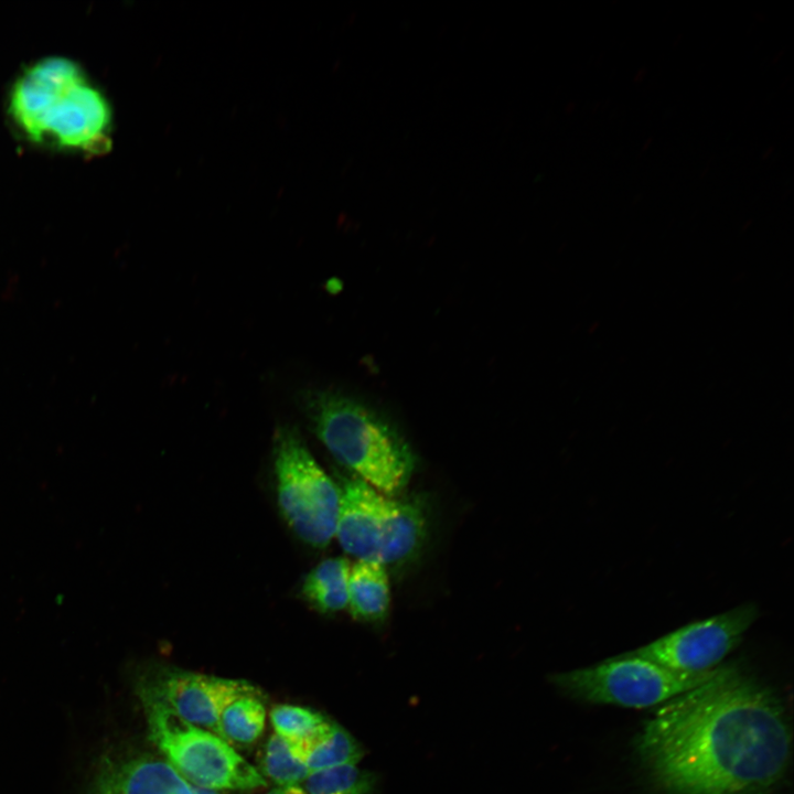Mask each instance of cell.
I'll return each mask as SVG.
<instances>
[{
	"mask_svg": "<svg viewBox=\"0 0 794 794\" xmlns=\"http://www.w3.org/2000/svg\"><path fill=\"white\" fill-rule=\"evenodd\" d=\"M377 781L373 772L345 764L310 773L303 788L307 794H375Z\"/></svg>",
	"mask_w": 794,
	"mask_h": 794,
	"instance_id": "obj_15",
	"label": "cell"
},
{
	"mask_svg": "<svg viewBox=\"0 0 794 794\" xmlns=\"http://www.w3.org/2000/svg\"><path fill=\"white\" fill-rule=\"evenodd\" d=\"M667 794H769L790 761L782 704L736 665L664 702L636 741Z\"/></svg>",
	"mask_w": 794,
	"mask_h": 794,
	"instance_id": "obj_1",
	"label": "cell"
},
{
	"mask_svg": "<svg viewBox=\"0 0 794 794\" xmlns=\"http://www.w3.org/2000/svg\"><path fill=\"white\" fill-rule=\"evenodd\" d=\"M9 122L26 142L96 157L112 146V109L104 90L76 61L47 55L29 63L7 96Z\"/></svg>",
	"mask_w": 794,
	"mask_h": 794,
	"instance_id": "obj_2",
	"label": "cell"
},
{
	"mask_svg": "<svg viewBox=\"0 0 794 794\" xmlns=\"http://www.w3.org/2000/svg\"><path fill=\"white\" fill-rule=\"evenodd\" d=\"M340 495L335 537L358 561L386 567L421 546L426 518L418 502L379 492L355 475L343 482Z\"/></svg>",
	"mask_w": 794,
	"mask_h": 794,
	"instance_id": "obj_4",
	"label": "cell"
},
{
	"mask_svg": "<svg viewBox=\"0 0 794 794\" xmlns=\"http://www.w3.org/2000/svg\"><path fill=\"white\" fill-rule=\"evenodd\" d=\"M351 564L346 558H329L305 578L303 594L321 612L347 608Z\"/></svg>",
	"mask_w": 794,
	"mask_h": 794,
	"instance_id": "obj_13",
	"label": "cell"
},
{
	"mask_svg": "<svg viewBox=\"0 0 794 794\" xmlns=\"http://www.w3.org/2000/svg\"><path fill=\"white\" fill-rule=\"evenodd\" d=\"M152 742L190 784L216 791H249L266 785L264 775L216 733L179 717L140 682Z\"/></svg>",
	"mask_w": 794,
	"mask_h": 794,
	"instance_id": "obj_5",
	"label": "cell"
},
{
	"mask_svg": "<svg viewBox=\"0 0 794 794\" xmlns=\"http://www.w3.org/2000/svg\"><path fill=\"white\" fill-rule=\"evenodd\" d=\"M291 748L310 773L356 764L364 755L358 741L344 728L329 720L309 739L291 744Z\"/></svg>",
	"mask_w": 794,
	"mask_h": 794,
	"instance_id": "obj_11",
	"label": "cell"
},
{
	"mask_svg": "<svg viewBox=\"0 0 794 794\" xmlns=\"http://www.w3.org/2000/svg\"><path fill=\"white\" fill-rule=\"evenodd\" d=\"M389 602V581L384 566L358 560L351 566L347 608L353 618L380 620L386 615Z\"/></svg>",
	"mask_w": 794,
	"mask_h": 794,
	"instance_id": "obj_12",
	"label": "cell"
},
{
	"mask_svg": "<svg viewBox=\"0 0 794 794\" xmlns=\"http://www.w3.org/2000/svg\"><path fill=\"white\" fill-rule=\"evenodd\" d=\"M94 794H193L192 785L165 760L137 757L105 765Z\"/></svg>",
	"mask_w": 794,
	"mask_h": 794,
	"instance_id": "obj_10",
	"label": "cell"
},
{
	"mask_svg": "<svg viewBox=\"0 0 794 794\" xmlns=\"http://www.w3.org/2000/svg\"><path fill=\"white\" fill-rule=\"evenodd\" d=\"M304 406L319 439L355 476L388 495L397 494L407 484L415 457L385 416L333 390L309 394Z\"/></svg>",
	"mask_w": 794,
	"mask_h": 794,
	"instance_id": "obj_3",
	"label": "cell"
},
{
	"mask_svg": "<svg viewBox=\"0 0 794 794\" xmlns=\"http://www.w3.org/2000/svg\"><path fill=\"white\" fill-rule=\"evenodd\" d=\"M275 472L279 506L289 526L307 544L329 545L336 530L340 487L292 428L277 432Z\"/></svg>",
	"mask_w": 794,
	"mask_h": 794,
	"instance_id": "obj_7",
	"label": "cell"
},
{
	"mask_svg": "<svg viewBox=\"0 0 794 794\" xmlns=\"http://www.w3.org/2000/svg\"><path fill=\"white\" fill-rule=\"evenodd\" d=\"M266 794H307L300 785L277 786Z\"/></svg>",
	"mask_w": 794,
	"mask_h": 794,
	"instance_id": "obj_18",
	"label": "cell"
},
{
	"mask_svg": "<svg viewBox=\"0 0 794 794\" xmlns=\"http://www.w3.org/2000/svg\"><path fill=\"white\" fill-rule=\"evenodd\" d=\"M717 668L684 673L627 653L593 666L554 674L549 679L567 695L586 702L648 708L701 685Z\"/></svg>",
	"mask_w": 794,
	"mask_h": 794,
	"instance_id": "obj_6",
	"label": "cell"
},
{
	"mask_svg": "<svg viewBox=\"0 0 794 794\" xmlns=\"http://www.w3.org/2000/svg\"><path fill=\"white\" fill-rule=\"evenodd\" d=\"M275 733L296 744L313 736L328 719L319 712L296 705H277L270 711Z\"/></svg>",
	"mask_w": 794,
	"mask_h": 794,
	"instance_id": "obj_17",
	"label": "cell"
},
{
	"mask_svg": "<svg viewBox=\"0 0 794 794\" xmlns=\"http://www.w3.org/2000/svg\"><path fill=\"white\" fill-rule=\"evenodd\" d=\"M141 682L183 720L217 736L223 710L238 697L258 694L246 680L185 670H163Z\"/></svg>",
	"mask_w": 794,
	"mask_h": 794,
	"instance_id": "obj_9",
	"label": "cell"
},
{
	"mask_svg": "<svg viewBox=\"0 0 794 794\" xmlns=\"http://www.w3.org/2000/svg\"><path fill=\"white\" fill-rule=\"evenodd\" d=\"M192 792H193V794H219L218 791H216V790L201 787V786H196V785H192Z\"/></svg>",
	"mask_w": 794,
	"mask_h": 794,
	"instance_id": "obj_19",
	"label": "cell"
},
{
	"mask_svg": "<svg viewBox=\"0 0 794 794\" xmlns=\"http://www.w3.org/2000/svg\"><path fill=\"white\" fill-rule=\"evenodd\" d=\"M758 614L755 604L744 603L684 625L630 653L678 672H709L739 645Z\"/></svg>",
	"mask_w": 794,
	"mask_h": 794,
	"instance_id": "obj_8",
	"label": "cell"
},
{
	"mask_svg": "<svg viewBox=\"0 0 794 794\" xmlns=\"http://www.w3.org/2000/svg\"><path fill=\"white\" fill-rule=\"evenodd\" d=\"M265 723L266 708L258 694L244 695L223 710L218 734L226 741L249 744L262 734Z\"/></svg>",
	"mask_w": 794,
	"mask_h": 794,
	"instance_id": "obj_14",
	"label": "cell"
},
{
	"mask_svg": "<svg viewBox=\"0 0 794 794\" xmlns=\"http://www.w3.org/2000/svg\"><path fill=\"white\" fill-rule=\"evenodd\" d=\"M262 771L278 786L300 785L310 774L293 753L291 744L277 733L271 734L266 743Z\"/></svg>",
	"mask_w": 794,
	"mask_h": 794,
	"instance_id": "obj_16",
	"label": "cell"
}]
</instances>
